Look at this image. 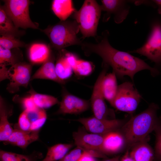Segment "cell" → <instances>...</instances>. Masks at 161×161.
I'll list each match as a JSON object with an SVG mask.
<instances>
[{"label":"cell","mask_w":161,"mask_h":161,"mask_svg":"<svg viewBox=\"0 0 161 161\" xmlns=\"http://www.w3.org/2000/svg\"><path fill=\"white\" fill-rule=\"evenodd\" d=\"M120 155H117L112 158L103 159L101 161H120Z\"/></svg>","instance_id":"38"},{"label":"cell","mask_w":161,"mask_h":161,"mask_svg":"<svg viewBox=\"0 0 161 161\" xmlns=\"http://www.w3.org/2000/svg\"><path fill=\"white\" fill-rule=\"evenodd\" d=\"M72 136L75 145L81 148L83 151L95 150L102 153L103 134L88 133L83 127L74 132Z\"/></svg>","instance_id":"12"},{"label":"cell","mask_w":161,"mask_h":161,"mask_svg":"<svg viewBox=\"0 0 161 161\" xmlns=\"http://www.w3.org/2000/svg\"><path fill=\"white\" fill-rule=\"evenodd\" d=\"M0 65V80L6 79L10 80L7 88L10 92L18 91L20 86L27 87L31 79L32 66L30 64L18 62L11 65L9 69L5 65Z\"/></svg>","instance_id":"5"},{"label":"cell","mask_w":161,"mask_h":161,"mask_svg":"<svg viewBox=\"0 0 161 161\" xmlns=\"http://www.w3.org/2000/svg\"><path fill=\"white\" fill-rule=\"evenodd\" d=\"M109 36L108 30H106L95 38V43L83 42L80 46L85 55L87 56L92 54L99 55L103 60L102 63L111 67L117 77L120 79L128 76L133 81L136 74L144 70H149L153 76L160 74L159 70L151 66L142 59L128 52L114 48L109 42Z\"/></svg>","instance_id":"1"},{"label":"cell","mask_w":161,"mask_h":161,"mask_svg":"<svg viewBox=\"0 0 161 161\" xmlns=\"http://www.w3.org/2000/svg\"><path fill=\"white\" fill-rule=\"evenodd\" d=\"M81 123L88 132L103 135L119 130L126 121L118 119H99L94 116L72 120Z\"/></svg>","instance_id":"10"},{"label":"cell","mask_w":161,"mask_h":161,"mask_svg":"<svg viewBox=\"0 0 161 161\" xmlns=\"http://www.w3.org/2000/svg\"><path fill=\"white\" fill-rule=\"evenodd\" d=\"M28 92L32 96L34 101L39 108H48L58 104H60L58 99L51 95L39 94L31 90Z\"/></svg>","instance_id":"26"},{"label":"cell","mask_w":161,"mask_h":161,"mask_svg":"<svg viewBox=\"0 0 161 161\" xmlns=\"http://www.w3.org/2000/svg\"><path fill=\"white\" fill-rule=\"evenodd\" d=\"M154 131L155 134V142L154 161H161V117Z\"/></svg>","instance_id":"30"},{"label":"cell","mask_w":161,"mask_h":161,"mask_svg":"<svg viewBox=\"0 0 161 161\" xmlns=\"http://www.w3.org/2000/svg\"><path fill=\"white\" fill-rule=\"evenodd\" d=\"M67 51L64 49L58 51L55 64V70L58 78L64 80L70 78L73 71L67 55Z\"/></svg>","instance_id":"18"},{"label":"cell","mask_w":161,"mask_h":161,"mask_svg":"<svg viewBox=\"0 0 161 161\" xmlns=\"http://www.w3.org/2000/svg\"><path fill=\"white\" fill-rule=\"evenodd\" d=\"M24 32L21 31L14 24L13 21L8 15L3 6L0 7V33L1 35L10 36L16 38L23 35Z\"/></svg>","instance_id":"21"},{"label":"cell","mask_w":161,"mask_h":161,"mask_svg":"<svg viewBox=\"0 0 161 161\" xmlns=\"http://www.w3.org/2000/svg\"><path fill=\"white\" fill-rule=\"evenodd\" d=\"M74 145L72 143H59L49 147L45 157L41 161H58L62 158Z\"/></svg>","instance_id":"23"},{"label":"cell","mask_w":161,"mask_h":161,"mask_svg":"<svg viewBox=\"0 0 161 161\" xmlns=\"http://www.w3.org/2000/svg\"><path fill=\"white\" fill-rule=\"evenodd\" d=\"M101 1L102 11L105 12L102 19L104 22L108 21L113 16L116 23H121L129 13L130 7L127 1L102 0Z\"/></svg>","instance_id":"11"},{"label":"cell","mask_w":161,"mask_h":161,"mask_svg":"<svg viewBox=\"0 0 161 161\" xmlns=\"http://www.w3.org/2000/svg\"><path fill=\"white\" fill-rule=\"evenodd\" d=\"M126 146L125 137L119 130L103 134L101 151L106 156L117 154Z\"/></svg>","instance_id":"14"},{"label":"cell","mask_w":161,"mask_h":161,"mask_svg":"<svg viewBox=\"0 0 161 161\" xmlns=\"http://www.w3.org/2000/svg\"><path fill=\"white\" fill-rule=\"evenodd\" d=\"M43 157L39 152L34 151L30 155H24L2 150L0 151L1 161H37Z\"/></svg>","instance_id":"24"},{"label":"cell","mask_w":161,"mask_h":161,"mask_svg":"<svg viewBox=\"0 0 161 161\" xmlns=\"http://www.w3.org/2000/svg\"><path fill=\"white\" fill-rule=\"evenodd\" d=\"M51 9L55 15L60 20L64 21L72 15L76 10L71 0H54Z\"/></svg>","instance_id":"22"},{"label":"cell","mask_w":161,"mask_h":161,"mask_svg":"<svg viewBox=\"0 0 161 161\" xmlns=\"http://www.w3.org/2000/svg\"><path fill=\"white\" fill-rule=\"evenodd\" d=\"M118 87L115 73L112 71V73L106 74L103 79L101 88L105 99L111 105L115 97Z\"/></svg>","instance_id":"20"},{"label":"cell","mask_w":161,"mask_h":161,"mask_svg":"<svg viewBox=\"0 0 161 161\" xmlns=\"http://www.w3.org/2000/svg\"><path fill=\"white\" fill-rule=\"evenodd\" d=\"M41 30L48 37L51 47L58 51L72 45L80 46L83 42L77 36L79 27L74 19L60 21Z\"/></svg>","instance_id":"3"},{"label":"cell","mask_w":161,"mask_h":161,"mask_svg":"<svg viewBox=\"0 0 161 161\" xmlns=\"http://www.w3.org/2000/svg\"><path fill=\"white\" fill-rule=\"evenodd\" d=\"M77 161H98L96 158L92 157L88 154L84 152Z\"/></svg>","instance_id":"35"},{"label":"cell","mask_w":161,"mask_h":161,"mask_svg":"<svg viewBox=\"0 0 161 161\" xmlns=\"http://www.w3.org/2000/svg\"><path fill=\"white\" fill-rule=\"evenodd\" d=\"M155 5L157 7V10L159 14H161V0H152Z\"/></svg>","instance_id":"37"},{"label":"cell","mask_w":161,"mask_h":161,"mask_svg":"<svg viewBox=\"0 0 161 161\" xmlns=\"http://www.w3.org/2000/svg\"><path fill=\"white\" fill-rule=\"evenodd\" d=\"M128 52L145 56L155 63L154 68L159 70L161 68V22L157 20L154 21L150 34L145 44L141 47Z\"/></svg>","instance_id":"6"},{"label":"cell","mask_w":161,"mask_h":161,"mask_svg":"<svg viewBox=\"0 0 161 161\" xmlns=\"http://www.w3.org/2000/svg\"><path fill=\"white\" fill-rule=\"evenodd\" d=\"M55 60V57L51 52L48 59L31 77V80L36 79H47L64 84L65 81L60 79L56 73Z\"/></svg>","instance_id":"15"},{"label":"cell","mask_w":161,"mask_h":161,"mask_svg":"<svg viewBox=\"0 0 161 161\" xmlns=\"http://www.w3.org/2000/svg\"><path fill=\"white\" fill-rule=\"evenodd\" d=\"M26 44L16 38L2 35L0 38V46L4 48L11 49L14 48L24 47Z\"/></svg>","instance_id":"28"},{"label":"cell","mask_w":161,"mask_h":161,"mask_svg":"<svg viewBox=\"0 0 161 161\" xmlns=\"http://www.w3.org/2000/svg\"><path fill=\"white\" fill-rule=\"evenodd\" d=\"M83 152V151L81 148L76 147L58 161H77Z\"/></svg>","instance_id":"34"},{"label":"cell","mask_w":161,"mask_h":161,"mask_svg":"<svg viewBox=\"0 0 161 161\" xmlns=\"http://www.w3.org/2000/svg\"><path fill=\"white\" fill-rule=\"evenodd\" d=\"M39 130L25 133L14 145L22 149H26L30 143L37 140L39 137Z\"/></svg>","instance_id":"29"},{"label":"cell","mask_w":161,"mask_h":161,"mask_svg":"<svg viewBox=\"0 0 161 161\" xmlns=\"http://www.w3.org/2000/svg\"><path fill=\"white\" fill-rule=\"evenodd\" d=\"M141 98L133 83L125 82L118 85L116 96L111 105L118 110L131 114L137 109Z\"/></svg>","instance_id":"8"},{"label":"cell","mask_w":161,"mask_h":161,"mask_svg":"<svg viewBox=\"0 0 161 161\" xmlns=\"http://www.w3.org/2000/svg\"><path fill=\"white\" fill-rule=\"evenodd\" d=\"M95 66L91 62L80 59L77 57L72 65L73 73L79 77L90 75L94 69Z\"/></svg>","instance_id":"25"},{"label":"cell","mask_w":161,"mask_h":161,"mask_svg":"<svg viewBox=\"0 0 161 161\" xmlns=\"http://www.w3.org/2000/svg\"><path fill=\"white\" fill-rule=\"evenodd\" d=\"M120 161H134L130 154V152L127 151L124 155L120 157Z\"/></svg>","instance_id":"36"},{"label":"cell","mask_w":161,"mask_h":161,"mask_svg":"<svg viewBox=\"0 0 161 161\" xmlns=\"http://www.w3.org/2000/svg\"><path fill=\"white\" fill-rule=\"evenodd\" d=\"M102 11L101 5L95 0H85L80 9L72 15L78 23L82 38L97 36V28Z\"/></svg>","instance_id":"4"},{"label":"cell","mask_w":161,"mask_h":161,"mask_svg":"<svg viewBox=\"0 0 161 161\" xmlns=\"http://www.w3.org/2000/svg\"><path fill=\"white\" fill-rule=\"evenodd\" d=\"M31 122L30 131L39 130L45 122L47 118L46 112L44 109L39 108L36 111L28 112Z\"/></svg>","instance_id":"27"},{"label":"cell","mask_w":161,"mask_h":161,"mask_svg":"<svg viewBox=\"0 0 161 161\" xmlns=\"http://www.w3.org/2000/svg\"><path fill=\"white\" fill-rule=\"evenodd\" d=\"M102 69L95 83L90 100L94 116L99 119H109L114 113L107 107L101 88L103 79L107 74L109 66L102 63Z\"/></svg>","instance_id":"9"},{"label":"cell","mask_w":161,"mask_h":161,"mask_svg":"<svg viewBox=\"0 0 161 161\" xmlns=\"http://www.w3.org/2000/svg\"><path fill=\"white\" fill-rule=\"evenodd\" d=\"M17 63L10 49H5L0 46V64L6 66L7 65H12Z\"/></svg>","instance_id":"32"},{"label":"cell","mask_w":161,"mask_h":161,"mask_svg":"<svg viewBox=\"0 0 161 161\" xmlns=\"http://www.w3.org/2000/svg\"><path fill=\"white\" fill-rule=\"evenodd\" d=\"M159 109L158 105L152 103L146 109L126 121L119 130L125 137L126 146L131 147L147 139L160 119L157 115Z\"/></svg>","instance_id":"2"},{"label":"cell","mask_w":161,"mask_h":161,"mask_svg":"<svg viewBox=\"0 0 161 161\" xmlns=\"http://www.w3.org/2000/svg\"><path fill=\"white\" fill-rule=\"evenodd\" d=\"M146 139L132 147L130 154L134 161H154V151Z\"/></svg>","instance_id":"17"},{"label":"cell","mask_w":161,"mask_h":161,"mask_svg":"<svg viewBox=\"0 0 161 161\" xmlns=\"http://www.w3.org/2000/svg\"><path fill=\"white\" fill-rule=\"evenodd\" d=\"M31 122L29 118L27 112L26 110L20 114L18 123L15 125V128L24 131L30 132Z\"/></svg>","instance_id":"31"},{"label":"cell","mask_w":161,"mask_h":161,"mask_svg":"<svg viewBox=\"0 0 161 161\" xmlns=\"http://www.w3.org/2000/svg\"><path fill=\"white\" fill-rule=\"evenodd\" d=\"M3 6L7 13L17 28L38 29V25L31 19L28 0H5Z\"/></svg>","instance_id":"7"},{"label":"cell","mask_w":161,"mask_h":161,"mask_svg":"<svg viewBox=\"0 0 161 161\" xmlns=\"http://www.w3.org/2000/svg\"><path fill=\"white\" fill-rule=\"evenodd\" d=\"M51 52L49 46L43 43H34L29 48L28 56L33 63H44L48 59Z\"/></svg>","instance_id":"19"},{"label":"cell","mask_w":161,"mask_h":161,"mask_svg":"<svg viewBox=\"0 0 161 161\" xmlns=\"http://www.w3.org/2000/svg\"><path fill=\"white\" fill-rule=\"evenodd\" d=\"M12 109L8 108L1 97H0V141H6L13 129L8 118L12 113Z\"/></svg>","instance_id":"16"},{"label":"cell","mask_w":161,"mask_h":161,"mask_svg":"<svg viewBox=\"0 0 161 161\" xmlns=\"http://www.w3.org/2000/svg\"><path fill=\"white\" fill-rule=\"evenodd\" d=\"M20 102L24 109L29 112H34L39 108L35 103L31 95L21 99Z\"/></svg>","instance_id":"33"},{"label":"cell","mask_w":161,"mask_h":161,"mask_svg":"<svg viewBox=\"0 0 161 161\" xmlns=\"http://www.w3.org/2000/svg\"><path fill=\"white\" fill-rule=\"evenodd\" d=\"M64 92L57 114H79L91 107L90 100L79 98L66 90Z\"/></svg>","instance_id":"13"}]
</instances>
